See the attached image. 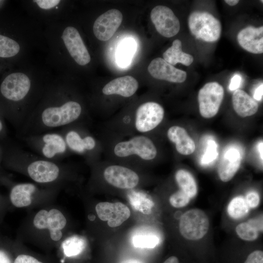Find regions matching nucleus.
<instances>
[{
	"label": "nucleus",
	"instance_id": "nucleus-1",
	"mask_svg": "<svg viewBox=\"0 0 263 263\" xmlns=\"http://www.w3.org/2000/svg\"><path fill=\"white\" fill-rule=\"evenodd\" d=\"M104 159L127 165L144 166L155 160L159 150L150 134H136L128 138L101 135Z\"/></svg>",
	"mask_w": 263,
	"mask_h": 263
},
{
	"label": "nucleus",
	"instance_id": "nucleus-2",
	"mask_svg": "<svg viewBox=\"0 0 263 263\" xmlns=\"http://www.w3.org/2000/svg\"><path fill=\"white\" fill-rule=\"evenodd\" d=\"M83 123L66 127L63 136L69 150L93 164L99 161L103 155L102 144L100 139L92 134Z\"/></svg>",
	"mask_w": 263,
	"mask_h": 263
},
{
	"label": "nucleus",
	"instance_id": "nucleus-3",
	"mask_svg": "<svg viewBox=\"0 0 263 263\" xmlns=\"http://www.w3.org/2000/svg\"><path fill=\"white\" fill-rule=\"evenodd\" d=\"M82 108L80 103L68 101L59 106L49 107L41 113L38 123L46 129L66 127L78 123H84L81 119Z\"/></svg>",
	"mask_w": 263,
	"mask_h": 263
},
{
	"label": "nucleus",
	"instance_id": "nucleus-4",
	"mask_svg": "<svg viewBox=\"0 0 263 263\" xmlns=\"http://www.w3.org/2000/svg\"><path fill=\"white\" fill-rule=\"evenodd\" d=\"M98 162L103 168V179L110 186L119 189L132 190L139 185L140 175L132 167L106 160Z\"/></svg>",
	"mask_w": 263,
	"mask_h": 263
},
{
	"label": "nucleus",
	"instance_id": "nucleus-5",
	"mask_svg": "<svg viewBox=\"0 0 263 263\" xmlns=\"http://www.w3.org/2000/svg\"><path fill=\"white\" fill-rule=\"evenodd\" d=\"M164 116V109L159 103L154 101L141 103L133 112L135 134H150L162 123Z\"/></svg>",
	"mask_w": 263,
	"mask_h": 263
},
{
	"label": "nucleus",
	"instance_id": "nucleus-6",
	"mask_svg": "<svg viewBox=\"0 0 263 263\" xmlns=\"http://www.w3.org/2000/svg\"><path fill=\"white\" fill-rule=\"evenodd\" d=\"M188 24L191 33L196 38L207 42H214L220 38L222 32L221 22L207 12H192L188 17Z\"/></svg>",
	"mask_w": 263,
	"mask_h": 263
},
{
	"label": "nucleus",
	"instance_id": "nucleus-7",
	"mask_svg": "<svg viewBox=\"0 0 263 263\" xmlns=\"http://www.w3.org/2000/svg\"><path fill=\"white\" fill-rule=\"evenodd\" d=\"M209 222L201 209L193 208L184 213L180 218L179 228L181 235L190 240L202 238L207 232Z\"/></svg>",
	"mask_w": 263,
	"mask_h": 263
},
{
	"label": "nucleus",
	"instance_id": "nucleus-8",
	"mask_svg": "<svg viewBox=\"0 0 263 263\" xmlns=\"http://www.w3.org/2000/svg\"><path fill=\"white\" fill-rule=\"evenodd\" d=\"M224 95V88L216 82L206 83L198 92L199 111L204 118H210L218 112Z\"/></svg>",
	"mask_w": 263,
	"mask_h": 263
},
{
	"label": "nucleus",
	"instance_id": "nucleus-9",
	"mask_svg": "<svg viewBox=\"0 0 263 263\" xmlns=\"http://www.w3.org/2000/svg\"><path fill=\"white\" fill-rule=\"evenodd\" d=\"M66 223V219L63 213L56 208L49 211L41 209L37 212L33 220L34 226L39 229H48L51 239L54 241L61 239L62 237L61 230Z\"/></svg>",
	"mask_w": 263,
	"mask_h": 263
},
{
	"label": "nucleus",
	"instance_id": "nucleus-10",
	"mask_svg": "<svg viewBox=\"0 0 263 263\" xmlns=\"http://www.w3.org/2000/svg\"><path fill=\"white\" fill-rule=\"evenodd\" d=\"M150 19L157 31L165 37H172L180 30L178 19L172 10L166 6L154 7L150 12Z\"/></svg>",
	"mask_w": 263,
	"mask_h": 263
},
{
	"label": "nucleus",
	"instance_id": "nucleus-11",
	"mask_svg": "<svg viewBox=\"0 0 263 263\" xmlns=\"http://www.w3.org/2000/svg\"><path fill=\"white\" fill-rule=\"evenodd\" d=\"M35 139V146L44 159L56 158L69 151L63 135L59 133L47 132Z\"/></svg>",
	"mask_w": 263,
	"mask_h": 263
},
{
	"label": "nucleus",
	"instance_id": "nucleus-12",
	"mask_svg": "<svg viewBox=\"0 0 263 263\" xmlns=\"http://www.w3.org/2000/svg\"><path fill=\"white\" fill-rule=\"evenodd\" d=\"M31 87L29 77L21 73H12L5 77L0 85V92L6 99L19 101L28 94Z\"/></svg>",
	"mask_w": 263,
	"mask_h": 263
},
{
	"label": "nucleus",
	"instance_id": "nucleus-13",
	"mask_svg": "<svg viewBox=\"0 0 263 263\" xmlns=\"http://www.w3.org/2000/svg\"><path fill=\"white\" fill-rule=\"evenodd\" d=\"M123 20L121 12L117 9H110L99 16L95 20L93 32L101 41H107L114 35Z\"/></svg>",
	"mask_w": 263,
	"mask_h": 263
},
{
	"label": "nucleus",
	"instance_id": "nucleus-14",
	"mask_svg": "<svg viewBox=\"0 0 263 263\" xmlns=\"http://www.w3.org/2000/svg\"><path fill=\"white\" fill-rule=\"evenodd\" d=\"M95 211L98 218L107 221L111 227L120 226L131 215L129 207L121 202H100L96 205Z\"/></svg>",
	"mask_w": 263,
	"mask_h": 263
},
{
	"label": "nucleus",
	"instance_id": "nucleus-15",
	"mask_svg": "<svg viewBox=\"0 0 263 263\" xmlns=\"http://www.w3.org/2000/svg\"><path fill=\"white\" fill-rule=\"evenodd\" d=\"M61 38L71 56L78 64L84 66L90 62V55L76 28L66 27Z\"/></svg>",
	"mask_w": 263,
	"mask_h": 263
},
{
	"label": "nucleus",
	"instance_id": "nucleus-16",
	"mask_svg": "<svg viewBox=\"0 0 263 263\" xmlns=\"http://www.w3.org/2000/svg\"><path fill=\"white\" fill-rule=\"evenodd\" d=\"M27 172L35 182L48 183L55 181L60 174L58 165L46 159H35L28 163Z\"/></svg>",
	"mask_w": 263,
	"mask_h": 263
},
{
	"label": "nucleus",
	"instance_id": "nucleus-17",
	"mask_svg": "<svg viewBox=\"0 0 263 263\" xmlns=\"http://www.w3.org/2000/svg\"><path fill=\"white\" fill-rule=\"evenodd\" d=\"M148 70L153 77L170 82L182 83L187 78L185 71L176 68L161 57L153 59Z\"/></svg>",
	"mask_w": 263,
	"mask_h": 263
},
{
	"label": "nucleus",
	"instance_id": "nucleus-18",
	"mask_svg": "<svg viewBox=\"0 0 263 263\" xmlns=\"http://www.w3.org/2000/svg\"><path fill=\"white\" fill-rule=\"evenodd\" d=\"M139 87L137 80L130 75L115 78L107 83L102 88L105 96L117 95L124 98L133 96Z\"/></svg>",
	"mask_w": 263,
	"mask_h": 263
},
{
	"label": "nucleus",
	"instance_id": "nucleus-19",
	"mask_svg": "<svg viewBox=\"0 0 263 263\" xmlns=\"http://www.w3.org/2000/svg\"><path fill=\"white\" fill-rule=\"evenodd\" d=\"M242 160L240 151L236 147H228L224 152L218 166L220 179L225 182L230 180L238 171Z\"/></svg>",
	"mask_w": 263,
	"mask_h": 263
},
{
	"label": "nucleus",
	"instance_id": "nucleus-20",
	"mask_svg": "<svg viewBox=\"0 0 263 263\" xmlns=\"http://www.w3.org/2000/svg\"><path fill=\"white\" fill-rule=\"evenodd\" d=\"M239 45L245 50L253 54L263 52V26H249L241 30L237 35Z\"/></svg>",
	"mask_w": 263,
	"mask_h": 263
},
{
	"label": "nucleus",
	"instance_id": "nucleus-21",
	"mask_svg": "<svg viewBox=\"0 0 263 263\" xmlns=\"http://www.w3.org/2000/svg\"><path fill=\"white\" fill-rule=\"evenodd\" d=\"M166 135L169 141L175 145L179 153L187 155L194 151L195 142L184 128L177 125L171 126L167 129Z\"/></svg>",
	"mask_w": 263,
	"mask_h": 263
},
{
	"label": "nucleus",
	"instance_id": "nucleus-22",
	"mask_svg": "<svg viewBox=\"0 0 263 263\" xmlns=\"http://www.w3.org/2000/svg\"><path fill=\"white\" fill-rule=\"evenodd\" d=\"M232 102L234 111L242 117L254 114L258 109L257 102L245 92L240 89L234 92Z\"/></svg>",
	"mask_w": 263,
	"mask_h": 263
},
{
	"label": "nucleus",
	"instance_id": "nucleus-23",
	"mask_svg": "<svg viewBox=\"0 0 263 263\" xmlns=\"http://www.w3.org/2000/svg\"><path fill=\"white\" fill-rule=\"evenodd\" d=\"M37 190L32 183L19 184L11 189L10 198L12 204L17 207H24L30 206L32 202V195Z\"/></svg>",
	"mask_w": 263,
	"mask_h": 263
},
{
	"label": "nucleus",
	"instance_id": "nucleus-24",
	"mask_svg": "<svg viewBox=\"0 0 263 263\" xmlns=\"http://www.w3.org/2000/svg\"><path fill=\"white\" fill-rule=\"evenodd\" d=\"M163 59L172 65L180 63L189 66L193 61L192 56L182 51V42L179 39L174 40L171 47L163 54Z\"/></svg>",
	"mask_w": 263,
	"mask_h": 263
},
{
	"label": "nucleus",
	"instance_id": "nucleus-25",
	"mask_svg": "<svg viewBox=\"0 0 263 263\" xmlns=\"http://www.w3.org/2000/svg\"><path fill=\"white\" fill-rule=\"evenodd\" d=\"M175 179L180 189L190 198L196 195L197 192L196 183L188 171L182 169L178 170L175 173Z\"/></svg>",
	"mask_w": 263,
	"mask_h": 263
},
{
	"label": "nucleus",
	"instance_id": "nucleus-26",
	"mask_svg": "<svg viewBox=\"0 0 263 263\" xmlns=\"http://www.w3.org/2000/svg\"><path fill=\"white\" fill-rule=\"evenodd\" d=\"M86 247L84 238L74 235L67 238L62 244L61 247L64 256L71 258L80 254Z\"/></svg>",
	"mask_w": 263,
	"mask_h": 263
},
{
	"label": "nucleus",
	"instance_id": "nucleus-27",
	"mask_svg": "<svg viewBox=\"0 0 263 263\" xmlns=\"http://www.w3.org/2000/svg\"><path fill=\"white\" fill-rule=\"evenodd\" d=\"M135 48V43L131 39H127L121 42L116 53L117 62L119 66L125 67L129 64Z\"/></svg>",
	"mask_w": 263,
	"mask_h": 263
},
{
	"label": "nucleus",
	"instance_id": "nucleus-28",
	"mask_svg": "<svg viewBox=\"0 0 263 263\" xmlns=\"http://www.w3.org/2000/svg\"><path fill=\"white\" fill-rule=\"evenodd\" d=\"M159 238L154 233L140 232L135 234L132 243L136 247L152 248L159 243Z\"/></svg>",
	"mask_w": 263,
	"mask_h": 263
},
{
	"label": "nucleus",
	"instance_id": "nucleus-29",
	"mask_svg": "<svg viewBox=\"0 0 263 263\" xmlns=\"http://www.w3.org/2000/svg\"><path fill=\"white\" fill-rule=\"evenodd\" d=\"M248 209L245 198L239 196L234 198L229 203L227 212L231 217L238 219L245 216L248 212Z\"/></svg>",
	"mask_w": 263,
	"mask_h": 263
},
{
	"label": "nucleus",
	"instance_id": "nucleus-30",
	"mask_svg": "<svg viewBox=\"0 0 263 263\" xmlns=\"http://www.w3.org/2000/svg\"><path fill=\"white\" fill-rule=\"evenodd\" d=\"M131 195V203L133 207L138 211L148 214L150 213L154 203L147 195L135 192Z\"/></svg>",
	"mask_w": 263,
	"mask_h": 263
},
{
	"label": "nucleus",
	"instance_id": "nucleus-31",
	"mask_svg": "<svg viewBox=\"0 0 263 263\" xmlns=\"http://www.w3.org/2000/svg\"><path fill=\"white\" fill-rule=\"evenodd\" d=\"M19 44L14 40L0 35V57H10L19 51Z\"/></svg>",
	"mask_w": 263,
	"mask_h": 263
},
{
	"label": "nucleus",
	"instance_id": "nucleus-32",
	"mask_svg": "<svg viewBox=\"0 0 263 263\" xmlns=\"http://www.w3.org/2000/svg\"><path fill=\"white\" fill-rule=\"evenodd\" d=\"M258 231L249 222L241 223L236 228V231L240 238L248 241H252L256 240L258 237Z\"/></svg>",
	"mask_w": 263,
	"mask_h": 263
},
{
	"label": "nucleus",
	"instance_id": "nucleus-33",
	"mask_svg": "<svg viewBox=\"0 0 263 263\" xmlns=\"http://www.w3.org/2000/svg\"><path fill=\"white\" fill-rule=\"evenodd\" d=\"M191 198L181 189L173 193L169 197V203L176 208H180L186 206Z\"/></svg>",
	"mask_w": 263,
	"mask_h": 263
},
{
	"label": "nucleus",
	"instance_id": "nucleus-34",
	"mask_svg": "<svg viewBox=\"0 0 263 263\" xmlns=\"http://www.w3.org/2000/svg\"><path fill=\"white\" fill-rule=\"evenodd\" d=\"M217 145L212 140L207 142L206 150L201 159V163L203 165H207L214 161L217 157Z\"/></svg>",
	"mask_w": 263,
	"mask_h": 263
},
{
	"label": "nucleus",
	"instance_id": "nucleus-35",
	"mask_svg": "<svg viewBox=\"0 0 263 263\" xmlns=\"http://www.w3.org/2000/svg\"><path fill=\"white\" fill-rule=\"evenodd\" d=\"M13 263H44L35 257L27 254L21 253L15 258Z\"/></svg>",
	"mask_w": 263,
	"mask_h": 263
},
{
	"label": "nucleus",
	"instance_id": "nucleus-36",
	"mask_svg": "<svg viewBox=\"0 0 263 263\" xmlns=\"http://www.w3.org/2000/svg\"><path fill=\"white\" fill-rule=\"evenodd\" d=\"M245 199L248 207L251 208L257 207L260 201L259 195L255 191H249Z\"/></svg>",
	"mask_w": 263,
	"mask_h": 263
},
{
	"label": "nucleus",
	"instance_id": "nucleus-37",
	"mask_svg": "<svg viewBox=\"0 0 263 263\" xmlns=\"http://www.w3.org/2000/svg\"><path fill=\"white\" fill-rule=\"evenodd\" d=\"M244 263H263V252L261 250H255L251 253Z\"/></svg>",
	"mask_w": 263,
	"mask_h": 263
},
{
	"label": "nucleus",
	"instance_id": "nucleus-38",
	"mask_svg": "<svg viewBox=\"0 0 263 263\" xmlns=\"http://www.w3.org/2000/svg\"><path fill=\"white\" fill-rule=\"evenodd\" d=\"M38 6L44 9H49L55 7L59 2V0H34Z\"/></svg>",
	"mask_w": 263,
	"mask_h": 263
},
{
	"label": "nucleus",
	"instance_id": "nucleus-39",
	"mask_svg": "<svg viewBox=\"0 0 263 263\" xmlns=\"http://www.w3.org/2000/svg\"><path fill=\"white\" fill-rule=\"evenodd\" d=\"M242 82V77L238 74L235 75L231 78L229 88L230 91H235L238 89Z\"/></svg>",
	"mask_w": 263,
	"mask_h": 263
},
{
	"label": "nucleus",
	"instance_id": "nucleus-40",
	"mask_svg": "<svg viewBox=\"0 0 263 263\" xmlns=\"http://www.w3.org/2000/svg\"><path fill=\"white\" fill-rule=\"evenodd\" d=\"M263 84L262 83L257 87L253 94V99L256 101H260L263 98Z\"/></svg>",
	"mask_w": 263,
	"mask_h": 263
},
{
	"label": "nucleus",
	"instance_id": "nucleus-41",
	"mask_svg": "<svg viewBox=\"0 0 263 263\" xmlns=\"http://www.w3.org/2000/svg\"><path fill=\"white\" fill-rule=\"evenodd\" d=\"M0 263H12L7 253L2 250H0Z\"/></svg>",
	"mask_w": 263,
	"mask_h": 263
},
{
	"label": "nucleus",
	"instance_id": "nucleus-42",
	"mask_svg": "<svg viewBox=\"0 0 263 263\" xmlns=\"http://www.w3.org/2000/svg\"><path fill=\"white\" fill-rule=\"evenodd\" d=\"M163 263H179V260L176 257L171 256L167 259Z\"/></svg>",
	"mask_w": 263,
	"mask_h": 263
},
{
	"label": "nucleus",
	"instance_id": "nucleus-43",
	"mask_svg": "<svg viewBox=\"0 0 263 263\" xmlns=\"http://www.w3.org/2000/svg\"><path fill=\"white\" fill-rule=\"evenodd\" d=\"M263 141H262L259 143L258 145V150H259L260 157L261 159H262V161H263Z\"/></svg>",
	"mask_w": 263,
	"mask_h": 263
},
{
	"label": "nucleus",
	"instance_id": "nucleus-44",
	"mask_svg": "<svg viewBox=\"0 0 263 263\" xmlns=\"http://www.w3.org/2000/svg\"><path fill=\"white\" fill-rule=\"evenodd\" d=\"M225 1L230 6H234L239 2L238 0H225Z\"/></svg>",
	"mask_w": 263,
	"mask_h": 263
},
{
	"label": "nucleus",
	"instance_id": "nucleus-45",
	"mask_svg": "<svg viewBox=\"0 0 263 263\" xmlns=\"http://www.w3.org/2000/svg\"><path fill=\"white\" fill-rule=\"evenodd\" d=\"M125 263H141L136 260H129L127 261Z\"/></svg>",
	"mask_w": 263,
	"mask_h": 263
},
{
	"label": "nucleus",
	"instance_id": "nucleus-46",
	"mask_svg": "<svg viewBox=\"0 0 263 263\" xmlns=\"http://www.w3.org/2000/svg\"><path fill=\"white\" fill-rule=\"evenodd\" d=\"M3 128V125L1 120L0 119V132L2 131Z\"/></svg>",
	"mask_w": 263,
	"mask_h": 263
}]
</instances>
